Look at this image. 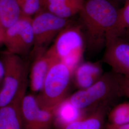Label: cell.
<instances>
[{"instance_id": "obj_1", "label": "cell", "mask_w": 129, "mask_h": 129, "mask_svg": "<svg viewBox=\"0 0 129 129\" xmlns=\"http://www.w3.org/2000/svg\"><path fill=\"white\" fill-rule=\"evenodd\" d=\"M119 9L108 0H85L79 13V26L89 54L105 47L107 35L115 24Z\"/></svg>"}, {"instance_id": "obj_2", "label": "cell", "mask_w": 129, "mask_h": 129, "mask_svg": "<svg viewBox=\"0 0 129 129\" xmlns=\"http://www.w3.org/2000/svg\"><path fill=\"white\" fill-rule=\"evenodd\" d=\"M121 76L113 71L105 73L91 86L79 89L68 99L73 106L82 111L110 105L116 99L122 96L120 88Z\"/></svg>"}, {"instance_id": "obj_3", "label": "cell", "mask_w": 129, "mask_h": 129, "mask_svg": "<svg viewBox=\"0 0 129 129\" xmlns=\"http://www.w3.org/2000/svg\"><path fill=\"white\" fill-rule=\"evenodd\" d=\"M1 60L4 67V78L0 91V107L18 100L25 95L27 86L29 63L9 51H4Z\"/></svg>"}, {"instance_id": "obj_4", "label": "cell", "mask_w": 129, "mask_h": 129, "mask_svg": "<svg viewBox=\"0 0 129 129\" xmlns=\"http://www.w3.org/2000/svg\"><path fill=\"white\" fill-rule=\"evenodd\" d=\"M72 75L69 69L59 60L52 64L46 75L41 92L37 97L41 109L54 111L67 99Z\"/></svg>"}, {"instance_id": "obj_5", "label": "cell", "mask_w": 129, "mask_h": 129, "mask_svg": "<svg viewBox=\"0 0 129 129\" xmlns=\"http://www.w3.org/2000/svg\"><path fill=\"white\" fill-rule=\"evenodd\" d=\"M56 37L49 50L73 74L80 63L85 48L81 30L79 25H68Z\"/></svg>"}, {"instance_id": "obj_6", "label": "cell", "mask_w": 129, "mask_h": 129, "mask_svg": "<svg viewBox=\"0 0 129 129\" xmlns=\"http://www.w3.org/2000/svg\"><path fill=\"white\" fill-rule=\"evenodd\" d=\"M68 19L62 18L42 9L32 18L34 43L32 53L35 55L46 51V48L53 39L69 23Z\"/></svg>"}, {"instance_id": "obj_7", "label": "cell", "mask_w": 129, "mask_h": 129, "mask_svg": "<svg viewBox=\"0 0 129 129\" xmlns=\"http://www.w3.org/2000/svg\"><path fill=\"white\" fill-rule=\"evenodd\" d=\"M32 18L22 14L18 21L5 31L3 43L7 50L17 55H26L33 46Z\"/></svg>"}, {"instance_id": "obj_8", "label": "cell", "mask_w": 129, "mask_h": 129, "mask_svg": "<svg viewBox=\"0 0 129 129\" xmlns=\"http://www.w3.org/2000/svg\"><path fill=\"white\" fill-rule=\"evenodd\" d=\"M103 61L112 71L129 76V43L120 37H107Z\"/></svg>"}, {"instance_id": "obj_9", "label": "cell", "mask_w": 129, "mask_h": 129, "mask_svg": "<svg viewBox=\"0 0 129 129\" xmlns=\"http://www.w3.org/2000/svg\"><path fill=\"white\" fill-rule=\"evenodd\" d=\"M35 57L30 71V86L33 91L37 92L41 91L49 70L59 60L49 49Z\"/></svg>"}, {"instance_id": "obj_10", "label": "cell", "mask_w": 129, "mask_h": 129, "mask_svg": "<svg viewBox=\"0 0 129 129\" xmlns=\"http://www.w3.org/2000/svg\"><path fill=\"white\" fill-rule=\"evenodd\" d=\"M72 75L76 86L82 89L97 82L103 74L101 66L99 63L87 62L78 64Z\"/></svg>"}, {"instance_id": "obj_11", "label": "cell", "mask_w": 129, "mask_h": 129, "mask_svg": "<svg viewBox=\"0 0 129 129\" xmlns=\"http://www.w3.org/2000/svg\"><path fill=\"white\" fill-rule=\"evenodd\" d=\"M85 0H42V9L62 18L68 19L79 14Z\"/></svg>"}, {"instance_id": "obj_12", "label": "cell", "mask_w": 129, "mask_h": 129, "mask_svg": "<svg viewBox=\"0 0 129 129\" xmlns=\"http://www.w3.org/2000/svg\"><path fill=\"white\" fill-rule=\"evenodd\" d=\"M22 101L0 107V129H24L21 111Z\"/></svg>"}, {"instance_id": "obj_13", "label": "cell", "mask_w": 129, "mask_h": 129, "mask_svg": "<svg viewBox=\"0 0 129 129\" xmlns=\"http://www.w3.org/2000/svg\"><path fill=\"white\" fill-rule=\"evenodd\" d=\"M110 105L99 106L92 113L67 124L60 126V129H102L105 117Z\"/></svg>"}, {"instance_id": "obj_14", "label": "cell", "mask_w": 129, "mask_h": 129, "mask_svg": "<svg viewBox=\"0 0 129 129\" xmlns=\"http://www.w3.org/2000/svg\"><path fill=\"white\" fill-rule=\"evenodd\" d=\"M40 107L37 97L25 95L21 104V111L24 129H34L37 121Z\"/></svg>"}, {"instance_id": "obj_15", "label": "cell", "mask_w": 129, "mask_h": 129, "mask_svg": "<svg viewBox=\"0 0 129 129\" xmlns=\"http://www.w3.org/2000/svg\"><path fill=\"white\" fill-rule=\"evenodd\" d=\"M22 15L16 0H0V23L5 31L16 23Z\"/></svg>"}, {"instance_id": "obj_16", "label": "cell", "mask_w": 129, "mask_h": 129, "mask_svg": "<svg viewBox=\"0 0 129 129\" xmlns=\"http://www.w3.org/2000/svg\"><path fill=\"white\" fill-rule=\"evenodd\" d=\"M82 113L83 111L73 106L67 98L54 111V119L61 126L83 117Z\"/></svg>"}, {"instance_id": "obj_17", "label": "cell", "mask_w": 129, "mask_h": 129, "mask_svg": "<svg viewBox=\"0 0 129 129\" xmlns=\"http://www.w3.org/2000/svg\"><path fill=\"white\" fill-rule=\"evenodd\" d=\"M129 28V0L119 9L117 19L113 27L108 33L107 37H117L125 29Z\"/></svg>"}, {"instance_id": "obj_18", "label": "cell", "mask_w": 129, "mask_h": 129, "mask_svg": "<svg viewBox=\"0 0 129 129\" xmlns=\"http://www.w3.org/2000/svg\"><path fill=\"white\" fill-rule=\"evenodd\" d=\"M108 119L109 123L115 125L129 123V102L121 103L110 111Z\"/></svg>"}, {"instance_id": "obj_19", "label": "cell", "mask_w": 129, "mask_h": 129, "mask_svg": "<svg viewBox=\"0 0 129 129\" xmlns=\"http://www.w3.org/2000/svg\"><path fill=\"white\" fill-rule=\"evenodd\" d=\"M22 14L32 16L42 10V0H16Z\"/></svg>"}, {"instance_id": "obj_20", "label": "cell", "mask_w": 129, "mask_h": 129, "mask_svg": "<svg viewBox=\"0 0 129 129\" xmlns=\"http://www.w3.org/2000/svg\"><path fill=\"white\" fill-rule=\"evenodd\" d=\"M120 88L121 95L129 99V76L121 75L120 81Z\"/></svg>"}, {"instance_id": "obj_21", "label": "cell", "mask_w": 129, "mask_h": 129, "mask_svg": "<svg viewBox=\"0 0 129 129\" xmlns=\"http://www.w3.org/2000/svg\"><path fill=\"white\" fill-rule=\"evenodd\" d=\"M106 128L109 129H129V123L120 125H115L108 123L106 125Z\"/></svg>"}, {"instance_id": "obj_22", "label": "cell", "mask_w": 129, "mask_h": 129, "mask_svg": "<svg viewBox=\"0 0 129 129\" xmlns=\"http://www.w3.org/2000/svg\"><path fill=\"white\" fill-rule=\"evenodd\" d=\"M4 78V65L0 59V91L3 86Z\"/></svg>"}, {"instance_id": "obj_23", "label": "cell", "mask_w": 129, "mask_h": 129, "mask_svg": "<svg viewBox=\"0 0 129 129\" xmlns=\"http://www.w3.org/2000/svg\"><path fill=\"white\" fill-rule=\"evenodd\" d=\"M117 37H120L129 43V28L125 29Z\"/></svg>"}, {"instance_id": "obj_24", "label": "cell", "mask_w": 129, "mask_h": 129, "mask_svg": "<svg viewBox=\"0 0 129 129\" xmlns=\"http://www.w3.org/2000/svg\"><path fill=\"white\" fill-rule=\"evenodd\" d=\"M112 4L115 5L116 7H118V5H120L121 4H124L128 1V0H108Z\"/></svg>"}, {"instance_id": "obj_25", "label": "cell", "mask_w": 129, "mask_h": 129, "mask_svg": "<svg viewBox=\"0 0 129 129\" xmlns=\"http://www.w3.org/2000/svg\"><path fill=\"white\" fill-rule=\"evenodd\" d=\"M5 29L2 26L1 24L0 23V44L3 43L4 35H5Z\"/></svg>"}, {"instance_id": "obj_26", "label": "cell", "mask_w": 129, "mask_h": 129, "mask_svg": "<svg viewBox=\"0 0 129 129\" xmlns=\"http://www.w3.org/2000/svg\"><path fill=\"white\" fill-rule=\"evenodd\" d=\"M106 129H107V128H106Z\"/></svg>"}]
</instances>
